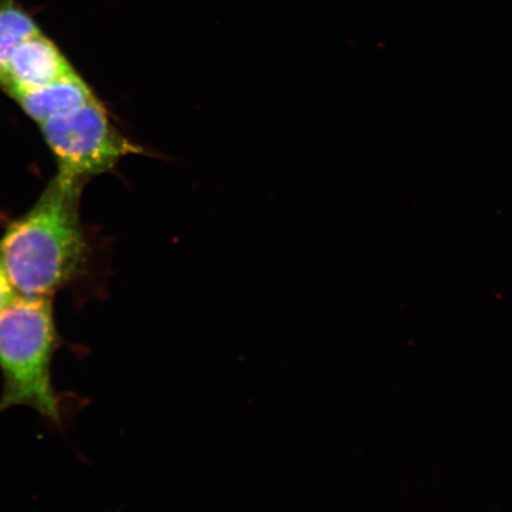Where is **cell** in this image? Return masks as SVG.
I'll return each instance as SVG.
<instances>
[{
    "mask_svg": "<svg viewBox=\"0 0 512 512\" xmlns=\"http://www.w3.org/2000/svg\"><path fill=\"white\" fill-rule=\"evenodd\" d=\"M85 185L59 174L0 239V260L19 296L53 298L87 271L91 248L79 202Z\"/></svg>",
    "mask_w": 512,
    "mask_h": 512,
    "instance_id": "6da1fadb",
    "label": "cell"
},
{
    "mask_svg": "<svg viewBox=\"0 0 512 512\" xmlns=\"http://www.w3.org/2000/svg\"><path fill=\"white\" fill-rule=\"evenodd\" d=\"M57 331L51 298L19 296L0 313V370L4 386L0 414L16 406L61 424V407L51 382Z\"/></svg>",
    "mask_w": 512,
    "mask_h": 512,
    "instance_id": "7a4b0ae2",
    "label": "cell"
},
{
    "mask_svg": "<svg viewBox=\"0 0 512 512\" xmlns=\"http://www.w3.org/2000/svg\"><path fill=\"white\" fill-rule=\"evenodd\" d=\"M38 125L56 158L57 174L83 185L121 159L145 153L118 130L98 98Z\"/></svg>",
    "mask_w": 512,
    "mask_h": 512,
    "instance_id": "3957f363",
    "label": "cell"
},
{
    "mask_svg": "<svg viewBox=\"0 0 512 512\" xmlns=\"http://www.w3.org/2000/svg\"><path fill=\"white\" fill-rule=\"evenodd\" d=\"M74 73L75 69L60 48L41 31L22 43L12 55L0 87L14 98L18 93L46 87Z\"/></svg>",
    "mask_w": 512,
    "mask_h": 512,
    "instance_id": "277c9868",
    "label": "cell"
},
{
    "mask_svg": "<svg viewBox=\"0 0 512 512\" xmlns=\"http://www.w3.org/2000/svg\"><path fill=\"white\" fill-rule=\"evenodd\" d=\"M96 98L91 87L78 73L67 76L46 87L18 93L14 99L37 124Z\"/></svg>",
    "mask_w": 512,
    "mask_h": 512,
    "instance_id": "5b68a950",
    "label": "cell"
},
{
    "mask_svg": "<svg viewBox=\"0 0 512 512\" xmlns=\"http://www.w3.org/2000/svg\"><path fill=\"white\" fill-rule=\"evenodd\" d=\"M41 31L34 17L17 0H0V80L19 46Z\"/></svg>",
    "mask_w": 512,
    "mask_h": 512,
    "instance_id": "8992f818",
    "label": "cell"
},
{
    "mask_svg": "<svg viewBox=\"0 0 512 512\" xmlns=\"http://www.w3.org/2000/svg\"><path fill=\"white\" fill-rule=\"evenodd\" d=\"M19 297L14 285H12L8 273H6L2 260H0V313Z\"/></svg>",
    "mask_w": 512,
    "mask_h": 512,
    "instance_id": "52a82bcc",
    "label": "cell"
}]
</instances>
